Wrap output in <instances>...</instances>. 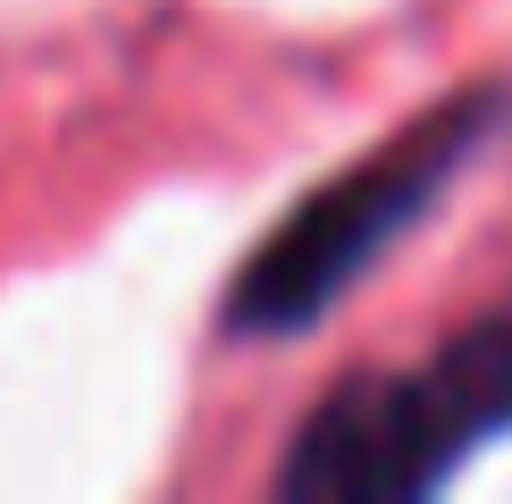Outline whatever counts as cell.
Segmentation results:
<instances>
[{
    "label": "cell",
    "instance_id": "1",
    "mask_svg": "<svg viewBox=\"0 0 512 504\" xmlns=\"http://www.w3.org/2000/svg\"><path fill=\"white\" fill-rule=\"evenodd\" d=\"M496 110H504V93H454L445 110L403 126L395 143H378L370 160H353L345 177H328L311 202H294L286 219L269 227V244L236 269L227 328L236 336H303L311 320H328V311L445 202V185L471 168V152L487 143V126H496Z\"/></svg>",
    "mask_w": 512,
    "mask_h": 504
},
{
    "label": "cell",
    "instance_id": "2",
    "mask_svg": "<svg viewBox=\"0 0 512 504\" xmlns=\"http://www.w3.org/2000/svg\"><path fill=\"white\" fill-rule=\"evenodd\" d=\"M512 429V311L462 328L412 378H353L277 462L286 496H429L454 462Z\"/></svg>",
    "mask_w": 512,
    "mask_h": 504
}]
</instances>
